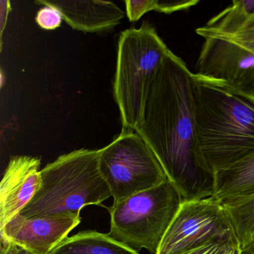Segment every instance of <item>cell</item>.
Here are the masks:
<instances>
[{
  "instance_id": "7402d4cb",
  "label": "cell",
  "mask_w": 254,
  "mask_h": 254,
  "mask_svg": "<svg viewBox=\"0 0 254 254\" xmlns=\"http://www.w3.org/2000/svg\"><path fill=\"white\" fill-rule=\"evenodd\" d=\"M35 254L26 251L20 247L9 243H1V254Z\"/></svg>"
},
{
  "instance_id": "ba28073f",
  "label": "cell",
  "mask_w": 254,
  "mask_h": 254,
  "mask_svg": "<svg viewBox=\"0 0 254 254\" xmlns=\"http://www.w3.org/2000/svg\"><path fill=\"white\" fill-rule=\"evenodd\" d=\"M195 69L196 75L254 95V53L237 43L219 37L205 38Z\"/></svg>"
},
{
  "instance_id": "ffe728a7",
  "label": "cell",
  "mask_w": 254,
  "mask_h": 254,
  "mask_svg": "<svg viewBox=\"0 0 254 254\" xmlns=\"http://www.w3.org/2000/svg\"><path fill=\"white\" fill-rule=\"evenodd\" d=\"M236 243L238 242H210L183 254H222L229 245Z\"/></svg>"
},
{
  "instance_id": "d6986e66",
  "label": "cell",
  "mask_w": 254,
  "mask_h": 254,
  "mask_svg": "<svg viewBox=\"0 0 254 254\" xmlns=\"http://www.w3.org/2000/svg\"><path fill=\"white\" fill-rule=\"evenodd\" d=\"M197 0L187 1H170V0H157V12L170 14L176 11H186L198 3Z\"/></svg>"
},
{
  "instance_id": "9a60e30c",
  "label": "cell",
  "mask_w": 254,
  "mask_h": 254,
  "mask_svg": "<svg viewBox=\"0 0 254 254\" xmlns=\"http://www.w3.org/2000/svg\"><path fill=\"white\" fill-rule=\"evenodd\" d=\"M242 254H254V194L223 203Z\"/></svg>"
},
{
  "instance_id": "603a6c76",
  "label": "cell",
  "mask_w": 254,
  "mask_h": 254,
  "mask_svg": "<svg viewBox=\"0 0 254 254\" xmlns=\"http://www.w3.org/2000/svg\"><path fill=\"white\" fill-rule=\"evenodd\" d=\"M222 254H242L239 244H232L229 245Z\"/></svg>"
},
{
  "instance_id": "44dd1931",
  "label": "cell",
  "mask_w": 254,
  "mask_h": 254,
  "mask_svg": "<svg viewBox=\"0 0 254 254\" xmlns=\"http://www.w3.org/2000/svg\"><path fill=\"white\" fill-rule=\"evenodd\" d=\"M11 11V2L9 1H0V25H1V44H2V35L6 26L8 14Z\"/></svg>"
},
{
  "instance_id": "5bb4252c",
  "label": "cell",
  "mask_w": 254,
  "mask_h": 254,
  "mask_svg": "<svg viewBox=\"0 0 254 254\" xmlns=\"http://www.w3.org/2000/svg\"><path fill=\"white\" fill-rule=\"evenodd\" d=\"M254 16V0L233 1L230 6L212 17L206 26L196 29V33L203 38L233 35Z\"/></svg>"
},
{
  "instance_id": "52a82bcc",
  "label": "cell",
  "mask_w": 254,
  "mask_h": 254,
  "mask_svg": "<svg viewBox=\"0 0 254 254\" xmlns=\"http://www.w3.org/2000/svg\"><path fill=\"white\" fill-rule=\"evenodd\" d=\"M238 242L224 205L215 197L184 200L157 254H183L210 242Z\"/></svg>"
},
{
  "instance_id": "30bf717a",
  "label": "cell",
  "mask_w": 254,
  "mask_h": 254,
  "mask_svg": "<svg viewBox=\"0 0 254 254\" xmlns=\"http://www.w3.org/2000/svg\"><path fill=\"white\" fill-rule=\"evenodd\" d=\"M41 159L14 156L0 184V229L29 204L41 185Z\"/></svg>"
},
{
  "instance_id": "e0dca14e",
  "label": "cell",
  "mask_w": 254,
  "mask_h": 254,
  "mask_svg": "<svg viewBox=\"0 0 254 254\" xmlns=\"http://www.w3.org/2000/svg\"><path fill=\"white\" fill-rule=\"evenodd\" d=\"M63 20L60 11L50 6H44L41 8L35 17L37 24L41 29L50 31L60 27Z\"/></svg>"
},
{
  "instance_id": "7c38bea8",
  "label": "cell",
  "mask_w": 254,
  "mask_h": 254,
  "mask_svg": "<svg viewBox=\"0 0 254 254\" xmlns=\"http://www.w3.org/2000/svg\"><path fill=\"white\" fill-rule=\"evenodd\" d=\"M213 197L224 203L254 194V151L215 172Z\"/></svg>"
},
{
  "instance_id": "ac0fdd59",
  "label": "cell",
  "mask_w": 254,
  "mask_h": 254,
  "mask_svg": "<svg viewBox=\"0 0 254 254\" xmlns=\"http://www.w3.org/2000/svg\"><path fill=\"white\" fill-rule=\"evenodd\" d=\"M219 38H226L237 43L254 53V16L236 33L225 36H219Z\"/></svg>"
},
{
  "instance_id": "8fae6325",
  "label": "cell",
  "mask_w": 254,
  "mask_h": 254,
  "mask_svg": "<svg viewBox=\"0 0 254 254\" xmlns=\"http://www.w3.org/2000/svg\"><path fill=\"white\" fill-rule=\"evenodd\" d=\"M35 3L59 10L64 20L72 29L87 33L111 30L125 17L124 11L109 1L39 0Z\"/></svg>"
},
{
  "instance_id": "4fadbf2b",
  "label": "cell",
  "mask_w": 254,
  "mask_h": 254,
  "mask_svg": "<svg viewBox=\"0 0 254 254\" xmlns=\"http://www.w3.org/2000/svg\"><path fill=\"white\" fill-rule=\"evenodd\" d=\"M50 254H139L108 234L93 230L67 237Z\"/></svg>"
},
{
  "instance_id": "3957f363",
  "label": "cell",
  "mask_w": 254,
  "mask_h": 254,
  "mask_svg": "<svg viewBox=\"0 0 254 254\" xmlns=\"http://www.w3.org/2000/svg\"><path fill=\"white\" fill-rule=\"evenodd\" d=\"M41 185L20 215L28 218L79 212L112 196L99 167V150H75L42 170Z\"/></svg>"
},
{
  "instance_id": "277c9868",
  "label": "cell",
  "mask_w": 254,
  "mask_h": 254,
  "mask_svg": "<svg viewBox=\"0 0 254 254\" xmlns=\"http://www.w3.org/2000/svg\"><path fill=\"white\" fill-rule=\"evenodd\" d=\"M169 51L148 22L120 34L114 93L123 130L135 131L140 123L150 89Z\"/></svg>"
},
{
  "instance_id": "6da1fadb",
  "label": "cell",
  "mask_w": 254,
  "mask_h": 254,
  "mask_svg": "<svg viewBox=\"0 0 254 254\" xmlns=\"http://www.w3.org/2000/svg\"><path fill=\"white\" fill-rule=\"evenodd\" d=\"M192 78L185 62L169 50L135 130L184 200L213 197L215 186L214 175L205 165L199 147Z\"/></svg>"
},
{
  "instance_id": "7a4b0ae2",
  "label": "cell",
  "mask_w": 254,
  "mask_h": 254,
  "mask_svg": "<svg viewBox=\"0 0 254 254\" xmlns=\"http://www.w3.org/2000/svg\"><path fill=\"white\" fill-rule=\"evenodd\" d=\"M192 86L200 153L215 175L254 151V95L194 73Z\"/></svg>"
},
{
  "instance_id": "2e32d148",
  "label": "cell",
  "mask_w": 254,
  "mask_h": 254,
  "mask_svg": "<svg viewBox=\"0 0 254 254\" xmlns=\"http://www.w3.org/2000/svg\"><path fill=\"white\" fill-rule=\"evenodd\" d=\"M125 4L130 22L137 21L146 13L157 10V0H126Z\"/></svg>"
},
{
  "instance_id": "cb8c5ba5",
  "label": "cell",
  "mask_w": 254,
  "mask_h": 254,
  "mask_svg": "<svg viewBox=\"0 0 254 254\" xmlns=\"http://www.w3.org/2000/svg\"></svg>"
},
{
  "instance_id": "5b68a950",
  "label": "cell",
  "mask_w": 254,
  "mask_h": 254,
  "mask_svg": "<svg viewBox=\"0 0 254 254\" xmlns=\"http://www.w3.org/2000/svg\"><path fill=\"white\" fill-rule=\"evenodd\" d=\"M184 199L169 181L133 194L108 208L110 236L139 253L157 254L162 240Z\"/></svg>"
},
{
  "instance_id": "9c48e42d",
  "label": "cell",
  "mask_w": 254,
  "mask_h": 254,
  "mask_svg": "<svg viewBox=\"0 0 254 254\" xmlns=\"http://www.w3.org/2000/svg\"><path fill=\"white\" fill-rule=\"evenodd\" d=\"M79 212L28 218L20 214L0 229L1 243H9L35 254H50L81 222Z\"/></svg>"
},
{
  "instance_id": "8992f818",
  "label": "cell",
  "mask_w": 254,
  "mask_h": 254,
  "mask_svg": "<svg viewBox=\"0 0 254 254\" xmlns=\"http://www.w3.org/2000/svg\"><path fill=\"white\" fill-rule=\"evenodd\" d=\"M99 167L114 202L166 182L160 162L144 139L123 130L109 145L99 150Z\"/></svg>"
}]
</instances>
